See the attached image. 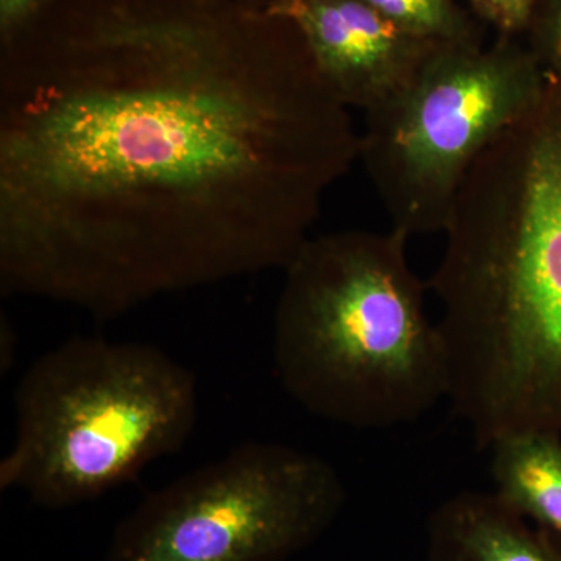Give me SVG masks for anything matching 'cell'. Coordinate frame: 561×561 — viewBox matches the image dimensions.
I'll return each instance as SVG.
<instances>
[{
	"label": "cell",
	"mask_w": 561,
	"mask_h": 561,
	"mask_svg": "<svg viewBox=\"0 0 561 561\" xmlns=\"http://www.w3.org/2000/svg\"><path fill=\"white\" fill-rule=\"evenodd\" d=\"M356 161L267 0H58L0 43V290L111 319L284 271Z\"/></svg>",
	"instance_id": "cell-1"
},
{
	"label": "cell",
	"mask_w": 561,
	"mask_h": 561,
	"mask_svg": "<svg viewBox=\"0 0 561 561\" xmlns=\"http://www.w3.org/2000/svg\"><path fill=\"white\" fill-rule=\"evenodd\" d=\"M430 284L454 412L479 448L561 434V83L472 165Z\"/></svg>",
	"instance_id": "cell-2"
},
{
	"label": "cell",
	"mask_w": 561,
	"mask_h": 561,
	"mask_svg": "<svg viewBox=\"0 0 561 561\" xmlns=\"http://www.w3.org/2000/svg\"><path fill=\"white\" fill-rule=\"evenodd\" d=\"M409 236H311L286 265L273 330L284 390L354 430L413 423L448 398L449 362L413 272Z\"/></svg>",
	"instance_id": "cell-3"
},
{
	"label": "cell",
	"mask_w": 561,
	"mask_h": 561,
	"mask_svg": "<svg viewBox=\"0 0 561 561\" xmlns=\"http://www.w3.org/2000/svg\"><path fill=\"white\" fill-rule=\"evenodd\" d=\"M14 412L0 490L25 491L43 507H70L179 453L197 421V383L157 346L76 337L22 375Z\"/></svg>",
	"instance_id": "cell-4"
},
{
	"label": "cell",
	"mask_w": 561,
	"mask_h": 561,
	"mask_svg": "<svg viewBox=\"0 0 561 561\" xmlns=\"http://www.w3.org/2000/svg\"><path fill=\"white\" fill-rule=\"evenodd\" d=\"M548 77L523 38L440 46L415 79L365 114L359 161L391 228L445 231L472 165L530 110Z\"/></svg>",
	"instance_id": "cell-5"
},
{
	"label": "cell",
	"mask_w": 561,
	"mask_h": 561,
	"mask_svg": "<svg viewBox=\"0 0 561 561\" xmlns=\"http://www.w3.org/2000/svg\"><path fill=\"white\" fill-rule=\"evenodd\" d=\"M331 463L249 442L154 491L117 526L103 561H284L337 518Z\"/></svg>",
	"instance_id": "cell-6"
},
{
	"label": "cell",
	"mask_w": 561,
	"mask_h": 561,
	"mask_svg": "<svg viewBox=\"0 0 561 561\" xmlns=\"http://www.w3.org/2000/svg\"><path fill=\"white\" fill-rule=\"evenodd\" d=\"M300 32L343 105L368 113L404 90L440 46L362 0H267Z\"/></svg>",
	"instance_id": "cell-7"
},
{
	"label": "cell",
	"mask_w": 561,
	"mask_h": 561,
	"mask_svg": "<svg viewBox=\"0 0 561 561\" xmlns=\"http://www.w3.org/2000/svg\"><path fill=\"white\" fill-rule=\"evenodd\" d=\"M560 546L496 493L457 494L430 526L431 561H561Z\"/></svg>",
	"instance_id": "cell-8"
},
{
	"label": "cell",
	"mask_w": 561,
	"mask_h": 561,
	"mask_svg": "<svg viewBox=\"0 0 561 561\" xmlns=\"http://www.w3.org/2000/svg\"><path fill=\"white\" fill-rule=\"evenodd\" d=\"M489 449L494 493L561 545V434L511 432Z\"/></svg>",
	"instance_id": "cell-9"
},
{
	"label": "cell",
	"mask_w": 561,
	"mask_h": 561,
	"mask_svg": "<svg viewBox=\"0 0 561 561\" xmlns=\"http://www.w3.org/2000/svg\"><path fill=\"white\" fill-rule=\"evenodd\" d=\"M423 38L451 46H482V22L457 0H362Z\"/></svg>",
	"instance_id": "cell-10"
},
{
	"label": "cell",
	"mask_w": 561,
	"mask_h": 561,
	"mask_svg": "<svg viewBox=\"0 0 561 561\" xmlns=\"http://www.w3.org/2000/svg\"><path fill=\"white\" fill-rule=\"evenodd\" d=\"M523 39L546 77L561 83V0H537Z\"/></svg>",
	"instance_id": "cell-11"
},
{
	"label": "cell",
	"mask_w": 561,
	"mask_h": 561,
	"mask_svg": "<svg viewBox=\"0 0 561 561\" xmlns=\"http://www.w3.org/2000/svg\"><path fill=\"white\" fill-rule=\"evenodd\" d=\"M470 11L497 35L523 38L537 0H467Z\"/></svg>",
	"instance_id": "cell-12"
},
{
	"label": "cell",
	"mask_w": 561,
	"mask_h": 561,
	"mask_svg": "<svg viewBox=\"0 0 561 561\" xmlns=\"http://www.w3.org/2000/svg\"><path fill=\"white\" fill-rule=\"evenodd\" d=\"M58 0H0V43L13 38Z\"/></svg>",
	"instance_id": "cell-13"
}]
</instances>
